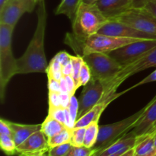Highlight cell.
Segmentation results:
<instances>
[{
    "label": "cell",
    "mask_w": 156,
    "mask_h": 156,
    "mask_svg": "<svg viewBox=\"0 0 156 156\" xmlns=\"http://www.w3.org/2000/svg\"><path fill=\"white\" fill-rule=\"evenodd\" d=\"M37 23L32 39L24 54L17 59L18 74L47 73L48 63L44 51V37L47 27V13L44 0L37 4Z\"/></svg>",
    "instance_id": "obj_1"
},
{
    "label": "cell",
    "mask_w": 156,
    "mask_h": 156,
    "mask_svg": "<svg viewBox=\"0 0 156 156\" xmlns=\"http://www.w3.org/2000/svg\"><path fill=\"white\" fill-rule=\"evenodd\" d=\"M108 21L95 4L81 2L72 22L73 34H67L66 44L76 50L87 38L98 34Z\"/></svg>",
    "instance_id": "obj_2"
},
{
    "label": "cell",
    "mask_w": 156,
    "mask_h": 156,
    "mask_svg": "<svg viewBox=\"0 0 156 156\" xmlns=\"http://www.w3.org/2000/svg\"><path fill=\"white\" fill-rule=\"evenodd\" d=\"M15 27L0 23V101L3 103L11 79L18 74V62L12 51Z\"/></svg>",
    "instance_id": "obj_3"
},
{
    "label": "cell",
    "mask_w": 156,
    "mask_h": 156,
    "mask_svg": "<svg viewBox=\"0 0 156 156\" xmlns=\"http://www.w3.org/2000/svg\"><path fill=\"white\" fill-rule=\"evenodd\" d=\"M148 106L149 104L138 112L123 120L114 123L99 126L98 136L97 142L93 148L97 149L98 152H100L101 151L108 148L116 141L125 136L129 130L135 127L136 123L147 109Z\"/></svg>",
    "instance_id": "obj_4"
},
{
    "label": "cell",
    "mask_w": 156,
    "mask_h": 156,
    "mask_svg": "<svg viewBox=\"0 0 156 156\" xmlns=\"http://www.w3.org/2000/svg\"><path fill=\"white\" fill-rule=\"evenodd\" d=\"M82 56L91 70V78L101 81L102 83L112 79L123 68L108 53H91Z\"/></svg>",
    "instance_id": "obj_5"
},
{
    "label": "cell",
    "mask_w": 156,
    "mask_h": 156,
    "mask_svg": "<svg viewBox=\"0 0 156 156\" xmlns=\"http://www.w3.org/2000/svg\"><path fill=\"white\" fill-rule=\"evenodd\" d=\"M138 41L140 40L95 34L87 38L79 46L76 52L78 53L79 50H80V56L91 53H109L127 44Z\"/></svg>",
    "instance_id": "obj_6"
},
{
    "label": "cell",
    "mask_w": 156,
    "mask_h": 156,
    "mask_svg": "<svg viewBox=\"0 0 156 156\" xmlns=\"http://www.w3.org/2000/svg\"><path fill=\"white\" fill-rule=\"evenodd\" d=\"M153 67H156V47L140 59L129 65L123 66L112 79L103 83L105 91V95L115 93L119 86L130 76Z\"/></svg>",
    "instance_id": "obj_7"
},
{
    "label": "cell",
    "mask_w": 156,
    "mask_h": 156,
    "mask_svg": "<svg viewBox=\"0 0 156 156\" xmlns=\"http://www.w3.org/2000/svg\"><path fill=\"white\" fill-rule=\"evenodd\" d=\"M111 20L124 23L156 38V18L145 9L133 8Z\"/></svg>",
    "instance_id": "obj_8"
},
{
    "label": "cell",
    "mask_w": 156,
    "mask_h": 156,
    "mask_svg": "<svg viewBox=\"0 0 156 156\" xmlns=\"http://www.w3.org/2000/svg\"><path fill=\"white\" fill-rule=\"evenodd\" d=\"M156 47V40H140L111 52L108 54L122 66L129 65Z\"/></svg>",
    "instance_id": "obj_9"
},
{
    "label": "cell",
    "mask_w": 156,
    "mask_h": 156,
    "mask_svg": "<svg viewBox=\"0 0 156 156\" xmlns=\"http://www.w3.org/2000/svg\"><path fill=\"white\" fill-rule=\"evenodd\" d=\"M37 0H8L0 8V23L15 27L24 13L31 12Z\"/></svg>",
    "instance_id": "obj_10"
},
{
    "label": "cell",
    "mask_w": 156,
    "mask_h": 156,
    "mask_svg": "<svg viewBox=\"0 0 156 156\" xmlns=\"http://www.w3.org/2000/svg\"><path fill=\"white\" fill-rule=\"evenodd\" d=\"M105 94V87L102 82L91 78L90 82L84 86L81 93L79 100L77 120L98 104L104 98Z\"/></svg>",
    "instance_id": "obj_11"
},
{
    "label": "cell",
    "mask_w": 156,
    "mask_h": 156,
    "mask_svg": "<svg viewBox=\"0 0 156 156\" xmlns=\"http://www.w3.org/2000/svg\"><path fill=\"white\" fill-rule=\"evenodd\" d=\"M98 34L110 36L120 37L133 38L140 40H156L155 37L136 30L127 24L118 21L109 20L100 30Z\"/></svg>",
    "instance_id": "obj_12"
},
{
    "label": "cell",
    "mask_w": 156,
    "mask_h": 156,
    "mask_svg": "<svg viewBox=\"0 0 156 156\" xmlns=\"http://www.w3.org/2000/svg\"><path fill=\"white\" fill-rule=\"evenodd\" d=\"M50 150L47 138L40 129L32 134L24 143L17 146L18 156H36Z\"/></svg>",
    "instance_id": "obj_13"
},
{
    "label": "cell",
    "mask_w": 156,
    "mask_h": 156,
    "mask_svg": "<svg viewBox=\"0 0 156 156\" xmlns=\"http://www.w3.org/2000/svg\"><path fill=\"white\" fill-rule=\"evenodd\" d=\"M126 91L125 90L123 92L120 93H114V94H109L105 95L104 98L99 102L98 104L95 105L93 108H91L88 112L82 117L77 120V121L75 123L74 128H79V127H87L88 125H90L92 123H95L98 122V123L99 119H100L102 113L104 112L107 107L114 100H115L117 98L120 97L122 94H125Z\"/></svg>",
    "instance_id": "obj_14"
},
{
    "label": "cell",
    "mask_w": 156,
    "mask_h": 156,
    "mask_svg": "<svg viewBox=\"0 0 156 156\" xmlns=\"http://www.w3.org/2000/svg\"><path fill=\"white\" fill-rule=\"evenodd\" d=\"M156 125V95L149 103L147 109L138 123L133 129L132 132L129 133L132 136H140L144 134L149 133Z\"/></svg>",
    "instance_id": "obj_15"
},
{
    "label": "cell",
    "mask_w": 156,
    "mask_h": 156,
    "mask_svg": "<svg viewBox=\"0 0 156 156\" xmlns=\"http://www.w3.org/2000/svg\"><path fill=\"white\" fill-rule=\"evenodd\" d=\"M94 4L109 20L133 8V0H98Z\"/></svg>",
    "instance_id": "obj_16"
},
{
    "label": "cell",
    "mask_w": 156,
    "mask_h": 156,
    "mask_svg": "<svg viewBox=\"0 0 156 156\" xmlns=\"http://www.w3.org/2000/svg\"><path fill=\"white\" fill-rule=\"evenodd\" d=\"M8 123L12 129V138L17 146L24 143L35 132L40 130L41 127V124H21L9 120Z\"/></svg>",
    "instance_id": "obj_17"
},
{
    "label": "cell",
    "mask_w": 156,
    "mask_h": 156,
    "mask_svg": "<svg viewBox=\"0 0 156 156\" xmlns=\"http://www.w3.org/2000/svg\"><path fill=\"white\" fill-rule=\"evenodd\" d=\"M136 142V137L129 136L127 133L125 136L116 141L115 143L111 144L108 148L101 151L98 153L95 154L94 156H108L118 153V152H121V151L128 150V149L135 147Z\"/></svg>",
    "instance_id": "obj_18"
},
{
    "label": "cell",
    "mask_w": 156,
    "mask_h": 156,
    "mask_svg": "<svg viewBox=\"0 0 156 156\" xmlns=\"http://www.w3.org/2000/svg\"><path fill=\"white\" fill-rule=\"evenodd\" d=\"M155 134L146 133L137 136V142L135 146V155L137 156H149L155 153L154 140Z\"/></svg>",
    "instance_id": "obj_19"
},
{
    "label": "cell",
    "mask_w": 156,
    "mask_h": 156,
    "mask_svg": "<svg viewBox=\"0 0 156 156\" xmlns=\"http://www.w3.org/2000/svg\"><path fill=\"white\" fill-rule=\"evenodd\" d=\"M82 0H61L55 11L56 15H65L73 22Z\"/></svg>",
    "instance_id": "obj_20"
},
{
    "label": "cell",
    "mask_w": 156,
    "mask_h": 156,
    "mask_svg": "<svg viewBox=\"0 0 156 156\" xmlns=\"http://www.w3.org/2000/svg\"><path fill=\"white\" fill-rule=\"evenodd\" d=\"M66 128L67 127L65 125L56 120L51 116L47 115L44 121L41 123V130L48 139L56 135Z\"/></svg>",
    "instance_id": "obj_21"
},
{
    "label": "cell",
    "mask_w": 156,
    "mask_h": 156,
    "mask_svg": "<svg viewBox=\"0 0 156 156\" xmlns=\"http://www.w3.org/2000/svg\"><path fill=\"white\" fill-rule=\"evenodd\" d=\"M72 132H73L72 129L66 128L56 135L48 138L47 142H48L49 147L53 148L55 146H59V145L70 143L72 138Z\"/></svg>",
    "instance_id": "obj_22"
},
{
    "label": "cell",
    "mask_w": 156,
    "mask_h": 156,
    "mask_svg": "<svg viewBox=\"0 0 156 156\" xmlns=\"http://www.w3.org/2000/svg\"><path fill=\"white\" fill-rule=\"evenodd\" d=\"M99 125L98 122L92 123L86 127L84 140V146L93 148L97 142L99 133Z\"/></svg>",
    "instance_id": "obj_23"
},
{
    "label": "cell",
    "mask_w": 156,
    "mask_h": 156,
    "mask_svg": "<svg viewBox=\"0 0 156 156\" xmlns=\"http://www.w3.org/2000/svg\"><path fill=\"white\" fill-rule=\"evenodd\" d=\"M0 146L6 155H14L17 154V146L11 136L0 134Z\"/></svg>",
    "instance_id": "obj_24"
},
{
    "label": "cell",
    "mask_w": 156,
    "mask_h": 156,
    "mask_svg": "<svg viewBox=\"0 0 156 156\" xmlns=\"http://www.w3.org/2000/svg\"><path fill=\"white\" fill-rule=\"evenodd\" d=\"M83 57L80 55H76V56H72V66H73V70H72V77L74 79L75 82L76 84V86L79 88V73H80L81 69H82V65L84 63Z\"/></svg>",
    "instance_id": "obj_25"
},
{
    "label": "cell",
    "mask_w": 156,
    "mask_h": 156,
    "mask_svg": "<svg viewBox=\"0 0 156 156\" xmlns=\"http://www.w3.org/2000/svg\"><path fill=\"white\" fill-rule=\"evenodd\" d=\"M86 127L73 128L72 132L71 143L73 147H79L84 146V140H85V134Z\"/></svg>",
    "instance_id": "obj_26"
},
{
    "label": "cell",
    "mask_w": 156,
    "mask_h": 156,
    "mask_svg": "<svg viewBox=\"0 0 156 156\" xmlns=\"http://www.w3.org/2000/svg\"><path fill=\"white\" fill-rule=\"evenodd\" d=\"M73 146L71 143H66V144L50 148L48 153L50 156H66L71 152Z\"/></svg>",
    "instance_id": "obj_27"
},
{
    "label": "cell",
    "mask_w": 156,
    "mask_h": 156,
    "mask_svg": "<svg viewBox=\"0 0 156 156\" xmlns=\"http://www.w3.org/2000/svg\"><path fill=\"white\" fill-rule=\"evenodd\" d=\"M97 149L94 148H88L85 146L73 147L70 152L71 156H94L98 153Z\"/></svg>",
    "instance_id": "obj_28"
},
{
    "label": "cell",
    "mask_w": 156,
    "mask_h": 156,
    "mask_svg": "<svg viewBox=\"0 0 156 156\" xmlns=\"http://www.w3.org/2000/svg\"><path fill=\"white\" fill-rule=\"evenodd\" d=\"M91 79V70H90L89 67L87 65L85 62H84L83 65H82V69H81L80 73H79V86H85V85L90 82Z\"/></svg>",
    "instance_id": "obj_29"
},
{
    "label": "cell",
    "mask_w": 156,
    "mask_h": 156,
    "mask_svg": "<svg viewBox=\"0 0 156 156\" xmlns=\"http://www.w3.org/2000/svg\"><path fill=\"white\" fill-rule=\"evenodd\" d=\"M66 108L59 107V108H50L48 109V115L51 116L56 120L62 123V124L65 125L66 123V113H65ZM66 126V125H65Z\"/></svg>",
    "instance_id": "obj_30"
},
{
    "label": "cell",
    "mask_w": 156,
    "mask_h": 156,
    "mask_svg": "<svg viewBox=\"0 0 156 156\" xmlns=\"http://www.w3.org/2000/svg\"><path fill=\"white\" fill-rule=\"evenodd\" d=\"M68 109L69 111L70 116L72 117V120L76 123V120H77L78 111H79V101H78V99L76 98L75 95L71 96Z\"/></svg>",
    "instance_id": "obj_31"
},
{
    "label": "cell",
    "mask_w": 156,
    "mask_h": 156,
    "mask_svg": "<svg viewBox=\"0 0 156 156\" xmlns=\"http://www.w3.org/2000/svg\"><path fill=\"white\" fill-rule=\"evenodd\" d=\"M48 101H49V108H59V107H61L59 93L53 92V91H49L48 92Z\"/></svg>",
    "instance_id": "obj_32"
},
{
    "label": "cell",
    "mask_w": 156,
    "mask_h": 156,
    "mask_svg": "<svg viewBox=\"0 0 156 156\" xmlns=\"http://www.w3.org/2000/svg\"><path fill=\"white\" fill-rule=\"evenodd\" d=\"M62 64L59 62L56 56L53 58L51 61H50V64L48 65L47 69V74H51V73H56V72H62Z\"/></svg>",
    "instance_id": "obj_33"
},
{
    "label": "cell",
    "mask_w": 156,
    "mask_h": 156,
    "mask_svg": "<svg viewBox=\"0 0 156 156\" xmlns=\"http://www.w3.org/2000/svg\"><path fill=\"white\" fill-rule=\"evenodd\" d=\"M155 81H156V69L153 72V73H152L151 74H149L147 77H146L144 79H143L142 81H140V82H138L137 84H136V85H133V86L130 87L129 88L126 89V92H127L128 91H130V90H132L133 88H136V87L140 86V85H145V84H148V83H150V82H155Z\"/></svg>",
    "instance_id": "obj_34"
},
{
    "label": "cell",
    "mask_w": 156,
    "mask_h": 156,
    "mask_svg": "<svg viewBox=\"0 0 156 156\" xmlns=\"http://www.w3.org/2000/svg\"><path fill=\"white\" fill-rule=\"evenodd\" d=\"M55 56L57 58V59L59 61V62L62 64V66L67 65V64L71 62L72 55L69 54V53L66 51L59 52Z\"/></svg>",
    "instance_id": "obj_35"
},
{
    "label": "cell",
    "mask_w": 156,
    "mask_h": 156,
    "mask_svg": "<svg viewBox=\"0 0 156 156\" xmlns=\"http://www.w3.org/2000/svg\"><path fill=\"white\" fill-rule=\"evenodd\" d=\"M48 76V90L49 91H53V92L60 93V85H59V81L53 79L51 76Z\"/></svg>",
    "instance_id": "obj_36"
},
{
    "label": "cell",
    "mask_w": 156,
    "mask_h": 156,
    "mask_svg": "<svg viewBox=\"0 0 156 156\" xmlns=\"http://www.w3.org/2000/svg\"><path fill=\"white\" fill-rule=\"evenodd\" d=\"M0 134L12 136V129L8 123V120H4V119H0Z\"/></svg>",
    "instance_id": "obj_37"
},
{
    "label": "cell",
    "mask_w": 156,
    "mask_h": 156,
    "mask_svg": "<svg viewBox=\"0 0 156 156\" xmlns=\"http://www.w3.org/2000/svg\"><path fill=\"white\" fill-rule=\"evenodd\" d=\"M64 78H65L66 81L69 93L72 96L74 95L75 92H76V90L78 89L74 79H73V78L72 77V76H64Z\"/></svg>",
    "instance_id": "obj_38"
},
{
    "label": "cell",
    "mask_w": 156,
    "mask_h": 156,
    "mask_svg": "<svg viewBox=\"0 0 156 156\" xmlns=\"http://www.w3.org/2000/svg\"><path fill=\"white\" fill-rule=\"evenodd\" d=\"M71 94L69 93H59L60 97L61 107L63 108H68L69 105L70 99H71Z\"/></svg>",
    "instance_id": "obj_39"
},
{
    "label": "cell",
    "mask_w": 156,
    "mask_h": 156,
    "mask_svg": "<svg viewBox=\"0 0 156 156\" xmlns=\"http://www.w3.org/2000/svg\"><path fill=\"white\" fill-rule=\"evenodd\" d=\"M143 9L147 11L150 14H152L153 16H155L156 18V0H152V1L149 2Z\"/></svg>",
    "instance_id": "obj_40"
},
{
    "label": "cell",
    "mask_w": 156,
    "mask_h": 156,
    "mask_svg": "<svg viewBox=\"0 0 156 156\" xmlns=\"http://www.w3.org/2000/svg\"><path fill=\"white\" fill-rule=\"evenodd\" d=\"M152 0H133V8L136 9H143L147 3Z\"/></svg>",
    "instance_id": "obj_41"
},
{
    "label": "cell",
    "mask_w": 156,
    "mask_h": 156,
    "mask_svg": "<svg viewBox=\"0 0 156 156\" xmlns=\"http://www.w3.org/2000/svg\"><path fill=\"white\" fill-rule=\"evenodd\" d=\"M72 70H73V66H72V62L67 64V65L63 66L62 68V73L63 76H71Z\"/></svg>",
    "instance_id": "obj_42"
},
{
    "label": "cell",
    "mask_w": 156,
    "mask_h": 156,
    "mask_svg": "<svg viewBox=\"0 0 156 156\" xmlns=\"http://www.w3.org/2000/svg\"><path fill=\"white\" fill-rule=\"evenodd\" d=\"M59 85H60V93H69L66 81L64 76L59 80Z\"/></svg>",
    "instance_id": "obj_43"
},
{
    "label": "cell",
    "mask_w": 156,
    "mask_h": 156,
    "mask_svg": "<svg viewBox=\"0 0 156 156\" xmlns=\"http://www.w3.org/2000/svg\"><path fill=\"white\" fill-rule=\"evenodd\" d=\"M135 155V148H132V149H129L126 152H125L124 153H123L120 156H134Z\"/></svg>",
    "instance_id": "obj_44"
},
{
    "label": "cell",
    "mask_w": 156,
    "mask_h": 156,
    "mask_svg": "<svg viewBox=\"0 0 156 156\" xmlns=\"http://www.w3.org/2000/svg\"><path fill=\"white\" fill-rule=\"evenodd\" d=\"M98 0H82V2L87 3V4H94Z\"/></svg>",
    "instance_id": "obj_45"
},
{
    "label": "cell",
    "mask_w": 156,
    "mask_h": 156,
    "mask_svg": "<svg viewBox=\"0 0 156 156\" xmlns=\"http://www.w3.org/2000/svg\"><path fill=\"white\" fill-rule=\"evenodd\" d=\"M8 0H0V8L2 7V6L4 5L5 3Z\"/></svg>",
    "instance_id": "obj_46"
},
{
    "label": "cell",
    "mask_w": 156,
    "mask_h": 156,
    "mask_svg": "<svg viewBox=\"0 0 156 156\" xmlns=\"http://www.w3.org/2000/svg\"><path fill=\"white\" fill-rule=\"evenodd\" d=\"M36 156H50L49 155L48 152H47V153H43V154H40V155H37Z\"/></svg>",
    "instance_id": "obj_47"
},
{
    "label": "cell",
    "mask_w": 156,
    "mask_h": 156,
    "mask_svg": "<svg viewBox=\"0 0 156 156\" xmlns=\"http://www.w3.org/2000/svg\"><path fill=\"white\" fill-rule=\"evenodd\" d=\"M155 133L156 134V125H155V126H154V128L152 129V131H151V132L149 133Z\"/></svg>",
    "instance_id": "obj_48"
},
{
    "label": "cell",
    "mask_w": 156,
    "mask_h": 156,
    "mask_svg": "<svg viewBox=\"0 0 156 156\" xmlns=\"http://www.w3.org/2000/svg\"><path fill=\"white\" fill-rule=\"evenodd\" d=\"M154 146H155V149L156 150V134H155V140H154Z\"/></svg>",
    "instance_id": "obj_49"
},
{
    "label": "cell",
    "mask_w": 156,
    "mask_h": 156,
    "mask_svg": "<svg viewBox=\"0 0 156 156\" xmlns=\"http://www.w3.org/2000/svg\"><path fill=\"white\" fill-rule=\"evenodd\" d=\"M149 156H156V152H155V153H154V154H152V155H149Z\"/></svg>",
    "instance_id": "obj_50"
},
{
    "label": "cell",
    "mask_w": 156,
    "mask_h": 156,
    "mask_svg": "<svg viewBox=\"0 0 156 156\" xmlns=\"http://www.w3.org/2000/svg\"><path fill=\"white\" fill-rule=\"evenodd\" d=\"M37 1H38V2H40V1H41V0H37Z\"/></svg>",
    "instance_id": "obj_51"
}]
</instances>
